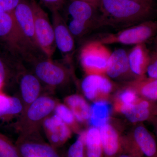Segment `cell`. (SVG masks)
Instances as JSON below:
<instances>
[{"mask_svg":"<svg viewBox=\"0 0 157 157\" xmlns=\"http://www.w3.org/2000/svg\"><path fill=\"white\" fill-rule=\"evenodd\" d=\"M150 51L146 43L134 45L128 52V59L130 69L136 77H142L146 73L149 61Z\"/></svg>","mask_w":157,"mask_h":157,"instance_id":"ac0fdd59","label":"cell"},{"mask_svg":"<svg viewBox=\"0 0 157 157\" xmlns=\"http://www.w3.org/2000/svg\"><path fill=\"white\" fill-rule=\"evenodd\" d=\"M12 13L27 41L35 50L41 52L35 36L33 11L30 0H21Z\"/></svg>","mask_w":157,"mask_h":157,"instance_id":"7c38bea8","label":"cell"},{"mask_svg":"<svg viewBox=\"0 0 157 157\" xmlns=\"http://www.w3.org/2000/svg\"><path fill=\"white\" fill-rule=\"evenodd\" d=\"M122 152L132 157H156L157 144L154 138L145 127L139 126L133 132L132 139H121Z\"/></svg>","mask_w":157,"mask_h":157,"instance_id":"ba28073f","label":"cell"},{"mask_svg":"<svg viewBox=\"0 0 157 157\" xmlns=\"http://www.w3.org/2000/svg\"><path fill=\"white\" fill-rule=\"evenodd\" d=\"M105 75L110 79L125 81L127 82L137 78L130 69L128 52L125 49L117 48L111 52Z\"/></svg>","mask_w":157,"mask_h":157,"instance_id":"4fadbf2b","label":"cell"},{"mask_svg":"<svg viewBox=\"0 0 157 157\" xmlns=\"http://www.w3.org/2000/svg\"><path fill=\"white\" fill-rule=\"evenodd\" d=\"M0 40L18 61L32 62L38 57L37 51L27 41L12 12L0 11Z\"/></svg>","mask_w":157,"mask_h":157,"instance_id":"7a4b0ae2","label":"cell"},{"mask_svg":"<svg viewBox=\"0 0 157 157\" xmlns=\"http://www.w3.org/2000/svg\"><path fill=\"white\" fill-rule=\"evenodd\" d=\"M127 85L133 88L138 95L150 101H156L157 79L145 78L144 76L127 82Z\"/></svg>","mask_w":157,"mask_h":157,"instance_id":"7402d4cb","label":"cell"},{"mask_svg":"<svg viewBox=\"0 0 157 157\" xmlns=\"http://www.w3.org/2000/svg\"><path fill=\"white\" fill-rule=\"evenodd\" d=\"M4 82L3 81V79L0 77V88L2 87V86L4 83Z\"/></svg>","mask_w":157,"mask_h":157,"instance_id":"d590c367","label":"cell"},{"mask_svg":"<svg viewBox=\"0 0 157 157\" xmlns=\"http://www.w3.org/2000/svg\"><path fill=\"white\" fill-rule=\"evenodd\" d=\"M57 102L47 96H40L21 113L19 123L20 134L39 132L40 126L56 107Z\"/></svg>","mask_w":157,"mask_h":157,"instance_id":"277c9868","label":"cell"},{"mask_svg":"<svg viewBox=\"0 0 157 157\" xmlns=\"http://www.w3.org/2000/svg\"><path fill=\"white\" fill-rule=\"evenodd\" d=\"M9 70L5 63L0 59V77L4 82L8 78Z\"/></svg>","mask_w":157,"mask_h":157,"instance_id":"1f68e13d","label":"cell"},{"mask_svg":"<svg viewBox=\"0 0 157 157\" xmlns=\"http://www.w3.org/2000/svg\"><path fill=\"white\" fill-rule=\"evenodd\" d=\"M67 157H86L82 133L69 147Z\"/></svg>","mask_w":157,"mask_h":157,"instance_id":"83f0119b","label":"cell"},{"mask_svg":"<svg viewBox=\"0 0 157 157\" xmlns=\"http://www.w3.org/2000/svg\"><path fill=\"white\" fill-rule=\"evenodd\" d=\"M146 73L148 78H157V52L156 51L150 52L149 61L147 67Z\"/></svg>","mask_w":157,"mask_h":157,"instance_id":"f1b7e54d","label":"cell"},{"mask_svg":"<svg viewBox=\"0 0 157 157\" xmlns=\"http://www.w3.org/2000/svg\"><path fill=\"white\" fill-rule=\"evenodd\" d=\"M111 52L107 45L96 40L91 39L86 42L80 49L79 59L86 75H105Z\"/></svg>","mask_w":157,"mask_h":157,"instance_id":"5b68a950","label":"cell"},{"mask_svg":"<svg viewBox=\"0 0 157 157\" xmlns=\"http://www.w3.org/2000/svg\"><path fill=\"white\" fill-rule=\"evenodd\" d=\"M117 157H132L131 156L129 155H128L127 154L124 153H121Z\"/></svg>","mask_w":157,"mask_h":157,"instance_id":"e575fe53","label":"cell"},{"mask_svg":"<svg viewBox=\"0 0 157 157\" xmlns=\"http://www.w3.org/2000/svg\"><path fill=\"white\" fill-rule=\"evenodd\" d=\"M86 157H103L100 130L92 127L82 133Z\"/></svg>","mask_w":157,"mask_h":157,"instance_id":"ffe728a7","label":"cell"},{"mask_svg":"<svg viewBox=\"0 0 157 157\" xmlns=\"http://www.w3.org/2000/svg\"><path fill=\"white\" fill-rule=\"evenodd\" d=\"M34 74L41 82L52 87L60 86L67 81L70 70L62 64L47 57L34 59Z\"/></svg>","mask_w":157,"mask_h":157,"instance_id":"52a82bcc","label":"cell"},{"mask_svg":"<svg viewBox=\"0 0 157 157\" xmlns=\"http://www.w3.org/2000/svg\"><path fill=\"white\" fill-rule=\"evenodd\" d=\"M33 11L35 33L39 49L46 57L51 59L56 48L54 33L48 14L36 0H30Z\"/></svg>","mask_w":157,"mask_h":157,"instance_id":"8992f818","label":"cell"},{"mask_svg":"<svg viewBox=\"0 0 157 157\" xmlns=\"http://www.w3.org/2000/svg\"><path fill=\"white\" fill-rule=\"evenodd\" d=\"M132 123L139 122L148 119L151 114L150 103L145 99L139 98L130 105L122 106L117 109Z\"/></svg>","mask_w":157,"mask_h":157,"instance_id":"d6986e66","label":"cell"},{"mask_svg":"<svg viewBox=\"0 0 157 157\" xmlns=\"http://www.w3.org/2000/svg\"><path fill=\"white\" fill-rule=\"evenodd\" d=\"M42 125L49 144L56 149L71 137V128L55 114L46 118Z\"/></svg>","mask_w":157,"mask_h":157,"instance_id":"9a60e30c","label":"cell"},{"mask_svg":"<svg viewBox=\"0 0 157 157\" xmlns=\"http://www.w3.org/2000/svg\"><path fill=\"white\" fill-rule=\"evenodd\" d=\"M116 86L105 75H86L81 82L85 96L91 101L105 100L115 89Z\"/></svg>","mask_w":157,"mask_h":157,"instance_id":"8fae6325","label":"cell"},{"mask_svg":"<svg viewBox=\"0 0 157 157\" xmlns=\"http://www.w3.org/2000/svg\"><path fill=\"white\" fill-rule=\"evenodd\" d=\"M21 0H0V11L12 12Z\"/></svg>","mask_w":157,"mask_h":157,"instance_id":"4dcf8cb0","label":"cell"},{"mask_svg":"<svg viewBox=\"0 0 157 157\" xmlns=\"http://www.w3.org/2000/svg\"><path fill=\"white\" fill-rule=\"evenodd\" d=\"M70 1L67 13L72 19L87 26L92 31L99 28L98 9L83 1Z\"/></svg>","mask_w":157,"mask_h":157,"instance_id":"5bb4252c","label":"cell"},{"mask_svg":"<svg viewBox=\"0 0 157 157\" xmlns=\"http://www.w3.org/2000/svg\"><path fill=\"white\" fill-rule=\"evenodd\" d=\"M0 157H22L15 144L1 132Z\"/></svg>","mask_w":157,"mask_h":157,"instance_id":"484cf974","label":"cell"},{"mask_svg":"<svg viewBox=\"0 0 157 157\" xmlns=\"http://www.w3.org/2000/svg\"><path fill=\"white\" fill-rule=\"evenodd\" d=\"M65 103L77 122L84 123L89 120L90 107L81 96L73 94L68 96L65 99Z\"/></svg>","mask_w":157,"mask_h":157,"instance_id":"44dd1931","label":"cell"},{"mask_svg":"<svg viewBox=\"0 0 157 157\" xmlns=\"http://www.w3.org/2000/svg\"><path fill=\"white\" fill-rule=\"evenodd\" d=\"M20 88L23 105L21 114L32 103L40 97L42 86L41 82L35 74L25 73L21 77Z\"/></svg>","mask_w":157,"mask_h":157,"instance_id":"2e32d148","label":"cell"},{"mask_svg":"<svg viewBox=\"0 0 157 157\" xmlns=\"http://www.w3.org/2000/svg\"><path fill=\"white\" fill-rule=\"evenodd\" d=\"M157 30V22L152 20L123 29L117 33L99 34L92 39L106 45L113 44L135 45L146 43L151 40L155 36Z\"/></svg>","mask_w":157,"mask_h":157,"instance_id":"3957f363","label":"cell"},{"mask_svg":"<svg viewBox=\"0 0 157 157\" xmlns=\"http://www.w3.org/2000/svg\"><path fill=\"white\" fill-rule=\"evenodd\" d=\"M41 3L51 12L59 11L63 5L65 0H40Z\"/></svg>","mask_w":157,"mask_h":157,"instance_id":"f546056e","label":"cell"},{"mask_svg":"<svg viewBox=\"0 0 157 157\" xmlns=\"http://www.w3.org/2000/svg\"><path fill=\"white\" fill-rule=\"evenodd\" d=\"M54 111L56 115L58 116L70 128H76L77 121L73 113L67 105L57 104Z\"/></svg>","mask_w":157,"mask_h":157,"instance_id":"4316f807","label":"cell"},{"mask_svg":"<svg viewBox=\"0 0 157 157\" xmlns=\"http://www.w3.org/2000/svg\"><path fill=\"white\" fill-rule=\"evenodd\" d=\"M70 1H74V0H70ZM79 1H83V2L89 3L92 6H94L98 9L101 0H79Z\"/></svg>","mask_w":157,"mask_h":157,"instance_id":"d6a6232c","label":"cell"},{"mask_svg":"<svg viewBox=\"0 0 157 157\" xmlns=\"http://www.w3.org/2000/svg\"><path fill=\"white\" fill-rule=\"evenodd\" d=\"M138 2L143 3L149 6H155V0H131Z\"/></svg>","mask_w":157,"mask_h":157,"instance_id":"836d02e7","label":"cell"},{"mask_svg":"<svg viewBox=\"0 0 157 157\" xmlns=\"http://www.w3.org/2000/svg\"><path fill=\"white\" fill-rule=\"evenodd\" d=\"M99 129L104 157H117L122 152L121 138L117 131L108 123Z\"/></svg>","mask_w":157,"mask_h":157,"instance_id":"e0dca14e","label":"cell"},{"mask_svg":"<svg viewBox=\"0 0 157 157\" xmlns=\"http://www.w3.org/2000/svg\"><path fill=\"white\" fill-rule=\"evenodd\" d=\"M15 145L22 157H61L56 149L42 139L39 132L20 135Z\"/></svg>","mask_w":157,"mask_h":157,"instance_id":"9c48e42d","label":"cell"},{"mask_svg":"<svg viewBox=\"0 0 157 157\" xmlns=\"http://www.w3.org/2000/svg\"><path fill=\"white\" fill-rule=\"evenodd\" d=\"M52 25L56 48L67 62L71 61L75 48V39L59 11H52Z\"/></svg>","mask_w":157,"mask_h":157,"instance_id":"30bf717a","label":"cell"},{"mask_svg":"<svg viewBox=\"0 0 157 157\" xmlns=\"http://www.w3.org/2000/svg\"><path fill=\"white\" fill-rule=\"evenodd\" d=\"M116 104V109L122 106L133 104L139 99V95L133 88L127 85L118 94Z\"/></svg>","mask_w":157,"mask_h":157,"instance_id":"d4e9b609","label":"cell"},{"mask_svg":"<svg viewBox=\"0 0 157 157\" xmlns=\"http://www.w3.org/2000/svg\"><path fill=\"white\" fill-rule=\"evenodd\" d=\"M110 113V106L105 100L94 102L90 106V124L92 127L100 128L108 123Z\"/></svg>","mask_w":157,"mask_h":157,"instance_id":"603a6c76","label":"cell"},{"mask_svg":"<svg viewBox=\"0 0 157 157\" xmlns=\"http://www.w3.org/2000/svg\"><path fill=\"white\" fill-rule=\"evenodd\" d=\"M22 110V102L19 98L0 94V118L5 116L21 113Z\"/></svg>","mask_w":157,"mask_h":157,"instance_id":"cb8c5ba5","label":"cell"},{"mask_svg":"<svg viewBox=\"0 0 157 157\" xmlns=\"http://www.w3.org/2000/svg\"><path fill=\"white\" fill-rule=\"evenodd\" d=\"M99 28L123 29L152 20L155 6L131 0H101L98 8Z\"/></svg>","mask_w":157,"mask_h":157,"instance_id":"6da1fadb","label":"cell"}]
</instances>
